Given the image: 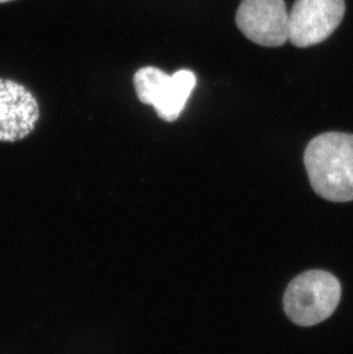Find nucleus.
Masks as SVG:
<instances>
[{
	"mask_svg": "<svg viewBox=\"0 0 353 354\" xmlns=\"http://www.w3.org/2000/svg\"><path fill=\"white\" fill-rule=\"evenodd\" d=\"M235 21L241 32L260 46H282L289 39L284 0H242Z\"/></svg>",
	"mask_w": 353,
	"mask_h": 354,
	"instance_id": "obj_5",
	"label": "nucleus"
},
{
	"mask_svg": "<svg viewBox=\"0 0 353 354\" xmlns=\"http://www.w3.org/2000/svg\"><path fill=\"white\" fill-rule=\"evenodd\" d=\"M39 104L30 91L0 78V141L17 142L28 137L39 120Z\"/></svg>",
	"mask_w": 353,
	"mask_h": 354,
	"instance_id": "obj_6",
	"label": "nucleus"
},
{
	"mask_svg": "<svg viewBox=\"0 0 353 354\" xmlns=\"http://www.w3.org/2000/svg\"><path fill=\"white\" fill-rule=\"evenodd\" d=\"M134 85L143 104H152L162 120L174 122L197 86V76L188 69L170 76L159 68L145 67L134 75Z\"/></svg>",
	"mask_w": 353,
	"mask_h": 354,
	"instance_id": "obj_3",
	"label": "nucleus"
},
{
	"mask_svg": "<svg viewBox=\"0 0 353 354\" xmlns=\"http://www.w3.org/2000/svg\"><path fill=\"white\" fill-rule=\"evenodd\" d=\"M8 1H13V0H0V3H8Z\"/></svg>",
	"mask_w": 353,
	"mask_h": 354,
	"instance_id": "obj_7",
	"label": "nucleus"
},
{
	"mask_svg": "<svg viewBox=\"0 0 353 354\" xmlns=\"http://www.w3.org/2000/svg\"><path fill=\"white\" fill-rule=\"evenodd\" d=\"M340 281L329 272L307 271L295 277L283 295L287 317L300 327H312L327 320L340 304Z\"/></svg>",
	"mask_w": 353,
	"mask_h": 354,
	"instance_id": "obj_2",
	"label": "nucleus"
},
{
	"mask_svg": "<svg viewBox=\"0 0 353 354\" xmlns=\"http://www.w3.org/2000/svg\"><path fill=\"white\" fill-rule=\"evenodd\" d=\"M345 14L344 0H296L289 13V40L310 47L333 35Z\"/></svg>",
	"mask_w": 353,
	"mask_h": 354,
	"instance_id": "obj_4",
	"label": "nucleus"
},
{
	"mask_svg": "<svg viewBox=\"0 0 353 354\" xmlns=\"http://www.w3.org/2000/svg\"><path fill=\"white\" fill-rule=\"evenodd\" d=\"M314 191L330 202L353 200V134L327 132L314 138L304 151Z\"/></svg>",
	"mask_w": 353,
	"mask_h": 354,
	"instance_id": "obj_1",
	"label": "nucleus"
}]
</instances>
